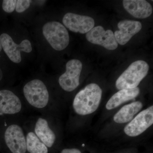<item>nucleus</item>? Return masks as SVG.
I'll return each mask as SVG.
<instances>
[{"label": "nucleus", "mask_w": 153, "mask_h": 153, "mask_svg": "<svg viewBox=\"0 0 153 153\" xmlns=\"http://www.w3.org/2000/svg\"><path fill=\"white\" fill-rule=\"evenodd\" d=\"M140 92L139 88L138 87L120 90L114 94L107 102L105 106L106 109L110 110L116 108L124 102L135 98Z\"/></svg>", "instance_id": "obj_14"}, {"label": "nucleus", "mask_w": 153, "mask_h": 153, "mask_svg": "<svg viewBox=\"0 0 153 153\" xmlns=\"http://www.w3.org/2000/svg\"><path fill=\"white\" fill-rule=\"evenodd\" d=\"M86 38L91 44L100 45L109 50H114L118 43L111 30H105L101 26H97L86 33Z\"/></svg>", "instance_id": "obj_8"}, {"label": "nucleus", "mask_w": 153, "mask_h": 153, "mask_svg": "<svg viewBox=\"0 0 153 153\" xmlns=\"http://www.w3.org/2000/svg\"><path fill=\"white\" fill-rule=\"evenodd\" d=\"M25 97L30 104L37 108H43L48 104L49 94L46 85L39 79L30 81L24 88Z\"/></svg>", "instance_id": "obj_4"}, {"label": "nucleus", "mask_w": 153, "mask_h": 153, "mask_svg": "<svg viewBox=\"0 0 153 153\" xmlns=\"http://www.w3.org/2000/svg\"><path fill=\"white\" fill-rule=\"evenodd\" d=\"M60 153H81L79 150L76 149H64Z\"/></svg>", "instance_id": "obj_20"}, {"label": "nucleus", "mask_w": 153, "mask_h": 153, "mask_svg": "<svg viewBox=\"0 0 153 153\" xmlns=\"http://www.w3.org/2000/svg\"><path fill=\"white\" fill-rule=\"evenodd\" d=\"M17 2L16 0H4L2 3L3 10L6 13H12L16 9Z\"/></svg>", "instance_id": "obj_18"}, {"label": "nucleus", "mask_w": 153, "mask_h": 153, "mask_svg": "<svg viewBox=\"0 0 153 153\" xmlns=\"http://www.w3.org/2000/svg\"><path fill=\"white\" fill-rule=\"evenodd\" d=\"M4 137L7 146L12 153H26V139L22 128L19 126H10L6 130Z\"/></svg>", "instance_id": "obj_10"}, {"label": "nucleus", "mask_w": 153, "mask_h": 153, "mask_svg": "<svg viewBox=\"0 0 153 153\" xmlns=\"http://www.w3.org/2000/svg\"><path fill=\"white\" fill-rule=\"evenodd\" d=\"M117 27L119 30L114 32L115 38L118 44L124 45L140 31L142 25L138 21L124 20L119 22Z\"/></svg>", "instance_id": "obj_11"}, {"label": "nucleus", "mask_w": 153, "mask_h": 153, "mask_svg": "<svg viewBox=\"0 0 153 153\" xmlns=\"http://www.w3.org/2000/svg\"><path fill=\"white\" fill-rule=\"evenodd\" d=\"M31 2V1L30 0H18L16 6V11L18 13L25 12L29 8Z\"/></svg>", "instance_id": "obj_19"}, {"label": "nucleus", "mask_w": 153, "mask_h": 153, "mask_svg": "<svg viewBox=\"0 0 153 153\" xmlns=\"http://www.w3.org/2000/svg\"><path fill=\"white\" fill-rule=\"evenodd\" d=\"M3 77V73L2 72L1 70V68H0V80L2 79Z\"/></svg>", "instance_id": "obj_21"}, {"label": "nucleus", "mask_w": 153, "mask_h": 153, "mask_svg": "<svg viewBox=\"0 0 153 153\" xmlns=\"http://www.w3.org/2000/svg\"><path fill=\"white\" fill-rule=\"evenodd\" d=\"M37 136L48 147H51L55 143V134L49 127L48 122L42 118L38 119L35 128Z\"/></svg>", "instance_id": "obj_16"}, {"label": "nucleus", "mask_w": 153, "mask_h": 153, "mask_svg": "<svg viewBox=\"0 0 153 153\" xmlns=\"http://www.w3.org/2000/svg\"><path fill=\"white\" fill-rule=\"evenodd\" d=\"M63 24L71 32L81 34L87 33L94 27V21L88 16L67 13L63 17Z\"/></svg>", "instance_id": "obj_9"}, {"label": "nucleus", "mask_w": 153, "mask_h": 153, "mask_svg": "<svg viewBox=\"0 0 153 153\" xmlns=\"http://www.w3.org/2000/svg\"><path fill=\"white\" fill-rule=\"evenodd\" d=\"M2 49V47L1 45V42H0V52L1 51Z\"/></svg>", "instance_id": "obj_22"}, {"label": "nucleus", "mask_w": 153, "mask_h": 153, "mask_svg": "<svg viewBox=\"0 0 153 153\" xmlns=\"http://www.w3.org/2000/svg\"><path fill=\"white\" fill-rule=\"evenodd\" d=\"M149 68V64L145 61H135L118 77L116 87L120 90L135 88L147 75Z\"/></svg>", "instance_id": "obj_2"}, {"label": "nucleus", "mask_w": 153, "mask_h": 153, "mask_svg": "<svg viewBox=\"0 0 153 153\" xmlns=\"http://www.w3.org/2000/svg\"><path fill=\"white\" fill-rule=\"evenodd\" d=\"M102 95V90L97 84H88L75 96L73 103L74 111L80 115L93 113L99 106Z\"/></svg>", "instance_id": "obj_1"}, {"label": "nucleus", "mask_w": 153, "mask_h": 153, "mask_svg": "<svg viewBox=\"0 0 153 153\" xmlns=\"http://www.w3.org/2000/svg\"><path fill=\"white\" fill-rule=\"evenodd\" d=\"M43 35L52 48L57 51L66 49L69 43V36L66 27L58 22L46 23L43 27Z\"/></svg>", "instance_id": "obj_3"}, {"label": "nucleus", "mask_w": 153, "mask_h": 153, "mask_svg": "<svg viewBox=\"0 0 153 153\" xmlns=\"http://www.w3.org/2000/svg\"><path fill=\"white\" fill-rule=\"evenodd\" d=\"M143 103L140 101L134 102L123 107L114 117L115 122L125 123L130 121L134 117L142 108Z\"/></svg>", "instance_id": "obj_15"}, {"label": "nucleus", "mask_w": 153, "mask_h": 153, "mask_svg": "<svg viewBox=\"0 0 153 153\" xmlns=\"http://www.w3.org/2000/svg\"><path fill=\"white\" fill-rule=\"evenodd\" d=\"M26 146L27 149L30 153H48L47 146L32 132L27 135Z\"/></svg>", "instance_id": "obj_17"}, {"label": "nucleus", "mask_w": 153, "mask_h": 153, "mask_svg": "<svg viewBox=\"0 0 153 153\" xmlns=\"http://www.w3.org/2000/svg\"><path fill=\"white\" fill-rule=\"evenodd\" d=\"M22 109V103L19 97L10 91H0V112L13 114Z\"/></svg>", "instance_id": "obj_13"}, {"label": "nucleus", "mask_w": 153, "mask_h": 153, "mask_svg": "<svg viewBox=\"0 0 153 153\" xmlns=\"http://www.w3.org/2000/svg\"><path fill=\"white\" fill-rule=\"evenodd\" d=\"M0 42L6 54L10 60L15 63H19L22 61L21 52L29 53L32 51V45L29 40L25 39L20 44H17L6 33H3L0 36Z\"/></svg>", "instance_id": "obj_6"}, {"label": "nucleus", "mask_w": 153, "mask_h": 153, "mask_svg": "<svg viewBox=\"0 0 153 153\" xmlns=\"http://www.w3.org/2000/svg\"><path fill=\"white\" fill-rule=\"evenodd\" d=\"M82 67L81 61L76 59L69 60L66 63V72L60 76L58 80L63 90L70 92L79 86Z\"/></svg>", "instance_id": "obj_5"}, {"label": "nucleus", "mask_w": 153, "mask_h": 153, "mask_svg": "<svg viewBox=\"0 0 153 153\" xmlns=\"http://www.w3.org/2000/svg\"><path fill=\"white\" fill-rule=\"evenodd\" d=\"M123 3L126 10L137 19H146L152 13V7L145 0H124Z\"/></svg>", "instance_id": "obj_12"}, {"label": "nucleus", "mask_w": 153, "mask_h": 153, "mask_svg": "<svg viewBox=\"0 0 153 153\" xmlns=\"http://www.w3.org/2000/svg\"><path fill=\"white\" fill-rule=\"evenodd\" d=\"M153 123V106H150L137 115L124 129L125 133L131 137L140 135Z\"/></svg>", "instance_id": "obj_7"}]
</instances>
